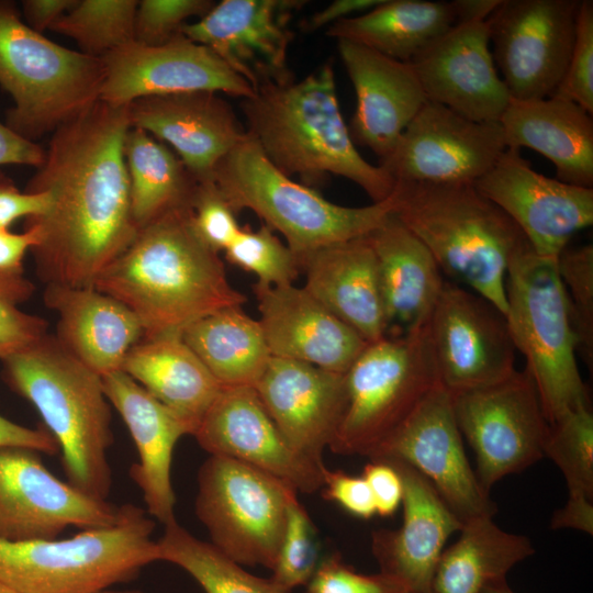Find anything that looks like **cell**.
Listing matches in <instances>:
<instances>
[{
  "mask_svg": "<svg viewBox=\"0 0 593 593\" xmlns=\"http://www.w3.org/2000/svg\"><path fill=\"white\" fill-rule=\"evenodd\" d=\"M128 105L98 101L52 133L25 191L48 192L52 204L24 226L40 233L31 250L46 284L93 287L135 238L124 141Z\"/></svg>",
  "mask_w": 593,
  "mask_h": 593,
  "instance_id": "1",
  "label": "cell"
},
{
  "mask_svg": "<svg viewBox=\"0 0 593 593\" xmlns=\"http://www.w3.org/2000/svg\"><path fill=\"white\" fill-rule=\"evenodd\" d=\"M93 288L135 314L143 338L181 336L193 322L247 301L228 281L219 254L197 234L191 204L141 227Z\"/></svg>",
  "mask_w": 593,
  "mask_h": 593,
  "instance_id": "2",
  "label": "cell"
},
{
  "mask_svg": "<svg viewBox=\"0 0 593 593\" xmlns=\"http://www.w3.org/2000/svg\"><path fill=\"white\" fill-rule=\"evenodd\" d=\"M240 100L248 135L286 176H298L310 188L329 175L344 177L372 203L392 195L396 181L356 148L340 112L332 64L299 81L261 87Z\"/></svg>",
  "mask_w": 593,
  "mask_h": 593,
  "instance_id": "3",
  "label": "cell"
},
{
  "mask_svg": "<svg viewBox=\"0 0 593 593\" xmlns=\"http://www.w3.org/2000/svg\"><path fill=\"white\" fill-rule=\"evenodd\" d=\"M1 361L5 383L36 407L57 441L67 482L107 500L112 486L108 450L113 433L101 377L48 333Z\"/></svg>",
  "mask_w": 593,
  "mask_h": 593,
  "instance_id": "4",
  "label": "cell"
},
{
  "mask_svg": "<svg viewBox=\"0 0 593 593\" xmlns=\"http://www.w3.org/2000/svg\"><path fill=\"white\" fill-rule=\"evenodd\" d=\"M393 214L428 248L441 272L505 315L512 259L530 246L518 226L474 183L396 181Z\"/></svg>",
  "mask_w": 593,
  "mask_h": 593,
  "instance_id": "5",
  "label": "cell"
},
{
  "mask_svg": "<svg viewBox=\"0 0 593 593\" xmlns=\"http://www.w3.org/2000/svg\"><path fill=\"white\" fill-rule=\"evenodd\" d=\"M214 182L236 213L253 211L298 257L369 234L395 203L392 193L367 206L335 204L278 170L250 136L220 161Z\"/></svg>",
  "mask_w": 593,
  "mask_h": 593,
  "instance_id": "6",
  "label": "cell"
},
{
  "mask_svg": "<svg viewBox=\"0 0 593 593\" xmlns=\"http://www.w3.org/2000/svg\"><path fill=\"white\" fill-rule=\"evenodd\" d=\"M507 327L526 360L549 424L577 407L590 405L581 378L569 300L557 259L527 246L511 261L505 280Z\"/></svg>",
  "mask_w": 593,
  "mask_h": 593,
  "instance_id": "7",
  "label": "cell"
},
{
  "mask_svg": "<svg viewBox=\"0 0 593 593\" xmlns=\"http://www.w3.org/2000/svg\"><path fill=\"white\" fill-rule=\"evenodd\" d=\"M102 80L101 58L49 41L13 2L0 0V87L13 100L9 128L36 143L98 102Z\"/></svg>",
  "mask_w": 593,
  "mask_h": 593,
  "instance_id": "8",
  "label": "cell"
},
{
  "mask_svg": "<svg viewBox=\"0 0 593 593\" xmlns=\"http://www.w3.org/2000/svg\"><path fill=\"white\" fill-rule=\"evenodd\" d=\"M154 521L141 507L122 524L52 540L0 539V583L16 593H98L159 561Z\"/></svg>",
  "mask_w": 593,
  "mask_h": 593,
  "instance_id": "9",
  "label": "cell"
},
{
  "mask_svg": "<svg viewBox=\"0 0 593 593\" xmlns=\"http://www.w3.org/2000/svg\"><path fill=\"white\" fill-rule=\"evenodd\" d=\"M345 378L347 407L329 449L371 458L439 383L428 325L369 343Z\"/></svg>",
  "mask_w": 593,
  "mask_h": 593,
  "instance_id": "10",
  "label": "cell"
},
{
  "mask_svg": "<svg viewBox=\"0 0 593 593\" xmlns=\"http://www.w3.org/2000/svg\"><path fill=\"white\" fill-rule=\"evenodd\" d=\"M281 480L235 459L213 456L198 472L195 514L211 544L240 566L272 570L290 499Z\"/></svg>",
  "mask_w": 593,
  "mask_h": 593,
  "instance_id": "11",
  "label": "cell"
},
{
  "mask_svg": "<svg viewBox=\"0 0 593 593\" xmlns=\"http://www.w3.org/2000/svg\"><path fill=\"white\" fill-rule=\"evenodd\" d=\"M451 396L457 425L475 455L474 472L485 493L499 480L544 457L549 423L525 369Z\"/></svg>",
  "mask_w": 593,
  "mask_h": 593,
  "instance_id": "12",
  "label": "cell"
},
{
  "mask_svg": "<svg viewBox=\"0 0 593 593\" xmlns=\"http://www.w3.org/2000/svg\"><path fill=\"white\" fill-rule=\"evenodd\" d=\"M580 0H501L486 20L494 64L513 100L551 97L572 53Z\"/></svg>",
  "mask_w": 593,
  "mask_h": 593,
  "instance_id": "13",
  "label": "cell"
},
{
  "mask_svg": "<svg viewBox=\"0 0 593 593\" xmlns=\"http://www.w3.org/2000/svg\"><path fill=\"white\" fill-rule=\"evenodd\" d=\"M38 454L0 446V539H57L68 527L86 530L120 525L135 511V505H115L59 480Z\"/></svg>",
  "mask_w": 593,
  "mask_h": 593,
  "instance_id": "14",
  "label": "cell"
},
{
  "mask_svg": "<svg viewBox=\"0 0 593 593\" xmlns=\"http://www.w3.org/2000/svg\"><path fill=\"white\" fill-rule=\"evenodd\" d=\"M428 332L439 383L452 395L494 384L516 370L504 313L457 283L445 281Z\"/></svg>",
  "mask_w": 593,
  "mask_h": 593,
  "instance_id": "15",
  "label": "cell"
},
{
  "mask_svg": "<svg viewBox=\"0 0 593 593\" xmlns=\"http://www.w3.org/2000/svg\"><path fill=\"white\" fill-rule=\"evenodd\" d=\"M505 149L500 122H477L427 100L380 166L395 181L474 183Z\"/></svg>",
  "mask_w": 593,
  "mask_h": 593,
  "instance_id": "16",
  "label": "cell"
},
{
  "mask_svg": "<svg viewBox=\"0 0 593 593\" xmlns=\"http://www.w3.org/2000/svg\"><path fill=\"white\" fill-rule=\"evenodd\" d=\"M451 394L438 383L370 459H394L419 472L462 522L496 506L466 456Z\"/></svg>",
  "mask_w": 593,
  "mask_h": 593,
  "instance_id": "17",
  "label": "cell"
},
{
  "mask_svg": "<svg viewBox=\"0 0 593 593\" xmlns=\"http://www.w3.org/2000/svg\"><path fill=\"white\" fill-rule=\"evenodd\" d=\"M474 186L518 226L540 257L557 259L571 237L593 223V189L537 172L517 148H506Z\"/></svg>",
  "mask_w": 593,
  "mask_h": 593,
  "instance_id": "18",
  "label": "cell"
},
{
  "mask_svg": "<svg viewBox=\"0 0 593 593\" xmlns=\"http://www.w3.org/2000/svg\"><path fill=\"white\" fill-rule=\"evenodd\" d=\"M301 0H222L181 33L212 51L256 92L294 80L288 66L289 22Z\"/></svg>",
  "mask_w": 593,
  "mask_h": 593,
  "instance_id": "19",
  "label": "cell"
},
{
  "mask_svg": "<svg viewBox=\"0 0 593 593\" xmlns=\"http://www.w3.org/2000/svg\"><path fill=\"white\" fill-rule=\"evenodd\" d=\"M101 59L103 80L99 100L112 105L189 91H213L239 99L255 93L212 51L182 33L157 46L132 41Z\"/></svg>",
  "mask_w": 593,
  "mask_h": 593,
  "instance_id": "20",
  "label": "cell"
},
{
  "mask_svg": "<svg viewBox=\"0 0 593 593\" xmlns=\"http://www.w3.org/2000/svg\"><path fill=\"white\" fill-rule=\"evenodd\" d=\"M193 437L206 452L235 459L296 492L322 488V466L296 452L265 409L254 387H223Z\"/></svg>",
  "mask_w": 593,
  "mask_h": 593,
  "instance_id": "21",
  "label": "cell"
},
{
  "mask_svg": "<svg viewBox=\"0 0 593 593\" xmlns=\"http://www.w3.org/2000/svg\"><path fill=\"white\" fill-rule=\"evenodd\" d=\"M410 64L427 100L477 122H499L512 98L492 56L486 21L459 23Z\"/></svg>",
  "mask_w": 593,
  "mask_h": 593,
  "instance_id": "22",
  "label": "cell"
},
{
  "mask_svg": "<svg viewBox=\"0 0 593 593\" xmlns=\"http://www.w3.org/2000/svg\"><path fill=\"white\" fill-rule=\"evenodd\" d=\"M254 389L290 446L324 465L347 407L345 373L271 357Z\"/></svg>",
  "mask_w": 593,
  "mask_h": 593,
  "instance_id": "23",
  "label": "cell"
},
{
  "mask_svg": "<svg viewBox=\"0 0 593 593\" xmlns=\"http://www.w3.org/2000/svg\"><path fill=\"white\" fill-rule=\"evenodd\" d=\"M128 119L170 145L198 183L214 180L220 161L249 137L232 105L213 91L138 99L128 104Z\"/></svg>",
  "mask_w": 593,
  "mask_h": 593,
  "instance_id": "24",
  "label": "cell"
},
{
  "mask_svg": "<svg viewBox=\"0 0 593 593\" xmlns=\"http://www.w3.org/2000/svg\"><path fill=\"white\" fill-rule=\"evenodd\" d=\"M337 49L356 94L350 136L381 161L426 103V94L410 63L345 40L337 41Z\"/></svg>",
  "mask_w": 593,
  "mask_h": 593,
  "instance_id": "25",
  "label": "cell"
},
{
  "mask_svg": "<svg viewBox=\"0 0 593 593\" xmlns=\"http://www.w3.org/2000/svg\"><path fill=\"white\" fill-rule=\"evenodd\" d=\"M253 291L271 357L346 373L369 344L303 287L255 283Z\"/></svg>",
  "mask_w": 593,
  "mask_h": 593,
  "instance_id": "26",
  "label": "cell"
},
{
  "mask_svg": "<svg viewBox=\"0 0 593 593\" xmlns=\"http://www.w3.org/2000/svg\"><path fill=\"white\" fill-rule=\"evenodd\" d=\"M384 460L402 479L403 518L398 529L372 534V553L380 572L395 578L411 592L430 593L445 544L460 530L462 522L419 472L402 461Z\"/></svg>",
  "mask_w": 593,
  "mask_h": 593,
  "instance_id": "27",
  "label": "cell"
},
{
  "mask_svg": "<svg viewBox=\"0 0 593 593\" xmlns=\"http://www.w3.org/2000/svg\"><path fill=\"white\" fill-rule=\"evenodd\" d=\"M101 380L135 444L139 460L131 467L130 477L143 494L147 514L164 526L176 522L172 457L178 440L190 435L188 427L122 370Z\"/></svg>",
  "mask_w": 593,
  "mask_h": 593,
  "instance_id": "28",
  "label": "cell"
},
{
  "mask_svg": "<svg viewBox=\"0 0 593 593\" xmlns=\"http://www.w3.org/2000/svg\"><path fill=\"white\" fill-rule=\"evenodd\" d=\"M366 237L377 260L384 337L426 327L445 283L428 248L393 212Z\"/></svg>",
  "mask_w": 593,
  "mask_h": 593,
  "instance_id": "29",
  "label": "cell"
},
{
  "mask_svg": "<svg viewBox=\"0 0 593 593\" xmlns=\"http://www.w3.org/2000/svg\"><path fill=\"white\" fill-rule=\"evenodd\" d=\"M303 288L367 343L385 336L377 260L366 235L299 256Z\"/></svg>",
  "mask_w": 593,
  "mask_h": 593,
  "instance_id": "30",
  "label": "cell"
},
{
  "mask_svg": "<svg viewBox=\"0 0 593 593\" xmlns=\"http://www.w3.org/2000/svg\"><path fill=\"white\" fill-rule=\"evenodd\" d=\"M45 305L58 314L56 339L100 377L121 370L144 333L135 314L93 287L46 284Z\"/></svg>",
  "mask_w": 593,
  "mask_h": 593,
  "instance_id": "31",
  "label": "cell"
},
{
  "mask_svg": "<svg viewBox=\"0 0 593 593\" xmlns=\"http://www.w3.org/2000/svg\"><path fill=\"white\" fill-rule=\"evenodd\" d=\"M499 122L506 148H530L552 163L558 180L593 189V119L583 108L558 97L512 99Z\"/></svg>",
  "mask_w": 593,
  "mask_h": 593,
  "instance_id": "32",
  "label": "cell"
},
{
  "mask_svg": "<svg viewBox=\"0 0 593 593\" xmlns=\"http://www.w3.org/2000/svg\"><path fill=\"white\" fill-rule=\"evenodd\" d=\"M121 370L176 415L193 436L223 385L181 336L143 338Z\"/></svg>",
  "mask_w": 593,
  "mask_h": 593,
  "instance_id": "33",
  "label": "cell"
},
{
  "mask_svg": "<svg viewBox=\"0 0 593 593\" xmlns=\"http://www.w3.org/2000/svg\"><path fill=\"white\" fill-rule=\"evenodd\" d=\"M455 25L450 1L382 0L361 14L332 24L326 35L410 63Z\"/></svg>",
  "mask_w": 593,
  "mask_h": 593,
  "instance_id": "34",
  "label": "cell"
},
{
  "mask_svg": "<svg viewBox=\"0 0 593 593\" xmlns=\"http://www.w3.org/2000/svg\"><path fill=\"white\" fill-rule=\"evenodd\" d=\"M458 533L438 560L430 593H482L535 553L529 538L502 529L492 516L465 522Z\"/></svg>",
  "mask_w": 593,
  "mask_h": 593,
  "instance_id": "35",
  "label": "cell"
},
{
  "mask_svg": "<svg viewBox=\"0 0 593 593\" xmlns=\"http://www.w3.org/2000/svg\"><path fill=\"white\" fill-rule=\"evenodd\" d=\"M181 338L223 387H254L271 358L258 320L242 306L193 322Z\"/></svg>",
  "mask_w": 593,
  "mask_h": 593,
  "instance_id": "36",
  "label": "cell"
},
{
  "mask_svg": "<svg viewBox=\"0 0 593 593\" xmlns=\"http://www.w3.org/2000/svg\"><path fill=\"white\" fill-rule=\"evenodd\" d=\"M124 158L138 230L174 208L191 204L198 182L166 144L131 126L124 141Z\"/></svg>",
  "mask_w": 593,
  "mask_h": 593,
  "instance_id": "37",
  "label": "cell"
},
{
  "mask_svg": "<svg viewBox=\"0 0 593 593\" xmlns=\"http://www.w3.org/2000/svg\"><path fill=\"white\" fill-rule=\"evenodd\" d=\"M156 541L159 561L172 563L202 588L204 593H288L271 578L265 579L246 571L211 542L201 540L172 522Z\"/></svg>",
  "mask_w": 593,
  "mask_h": 593,
  "instance_id": "38",
  "label": "cell"
},
{
  "mask_svg": "<svg viewBox=\"0 0 593 593\" xmlns=\"http://www.w3.org/2000/svg\"><path fill=\"white\" fill-rule=\"evenodd\" d=\"M136 0H77L51 29L74 40L79 51L94 57L134 41Z\"/></svg>",
  "mask_w": 593,
  "mask_h": 593,
  "instance_id": "39",
  "label": "cell"
},
{
  "mask_svg": "<svg viewBox=\"0 0 593 593\" xmlns=\"http://www.w3.org/2000/svg\"><path fill=\"white\" fill-rule=\"evenodd\" d=\"M544 457L562 472L569 497L593 500V414L590 405L567 412L549 424Z\"/></svg>",
  "mask_w": 593,
  "mask_h": 593,
  "instance_id": "40",
  "label": "cell"
},
{
  "mask_svg": "<svg viewBox=\"0 0 593 593\" xmlns=\"http://www.w3.org/2000/svg\"><path fill=\"white\" fill-rule=\"evenodd\" d=\"M224 255L228 264L254 273L256 283L264 287L293 284L301 273L298 256L265 224L257 230L240 227Z\"/></svg>",
  "mask_w": 593,
  "mask_h": 593,
  "instance_id": "41",
  "label": "cell"
},
{
  "mask_svg": "<svg viewBox=\"0 0 593 593\" xmlns=\"http://www.w3.org/2000/svg\"><path fill=\"white\" fill-rule=\"evenodd\" d=\"M321 562L315 527L294 494L289 502L287 522L271 580L288 593L306 585Z\"/></svg>",
  "mask_w": 593,
  "mask_h": 593,
  "instance_id": "42",
  "label": "cell"
},
{
  "mask_svg": "<svg viewBox=\"0 0 593 593\" xmlns=\"http://www.w3.org/2000/svg\"><path fill=\"white\" fill-rule=\"evenodd\" d=\"M577 337L578 351L588 367L593 361V245L569 246L557 258Z\"/></svg>",
  "mask_w": 593,
  "mask_h": 593,
  "instance_id": "43",
  "label": "cell"
},
{
  "mask_svg": "<svg viewBox=\"0 0 593 593\" xmlns=\"http://www.w3.org/2000/svg\"><path fill=\"white\" fill-rule=\"evenodd\" d=\"M34 286L25 277H0V359L23 349L47 334L44 318L25 313L19 304L33 293Z\"/></svg>",
  "mask_w": 593,
  "mask_h": 593,
  "instance_id": "44",
  "label": "cell"
},
{
  "mask_svg": "<svg viewBox=\"0 0 593 593\" xmlns=\"http://www.w3.org/2000/svg\"><path fill=\"white\" fill-rule=\"evenodd\" d=\"M214 3L212 0L138 1L134 41L149 46L168 43L181 34L190 18H202Z\"/></svg>",
  "mask_w": 593,
  "mask_h": 593,
  "instance_id": "45",
  "label": "cell"
},
{
  "mask_svg": "<svg viewBox=\"0 0 593 593\" xmlns=\"http://www.w3.org/2000/svg\"><path fill=\"white\" fill-rule=\"evenodd\" d=\"M551 97L572 101L593 114L592 0H580L570 60L561 82Z\"/></svg>",
  "mask_w": 593,
  "mask_h": 593,
  "instance_id": "46",
  "label": "cell"
},
{
  "mask_svg": "<svg viewBox=\"0 0 593 593\" xmlns=\"http://www.w3.org/2000/svg\"><path fill=\"white\" fill-rule=\"evenodd\" d=\"M191 210L197 234L217 254L225 250L242 227L236 219L237 213L214 180L197 183Z\"/></svg>",
  "mask_w": 593,
  "mask_h": 593,
  "instance_id": "47",
  "label": "cell"
},
{
  "mask_svg": "<svg viewBox=\"0 0 593 593\" xmlns=\"http://www.w3.org/2000/svg\"><path fill=\"white\" fill-rule=\"evenodd\" d=\"M409 588L385 573L363 574L338 553L321 559L306 584V593H410Z\"/></svg>",
  "mask_w": 593,
  "mask_h": 593,
  "instance_id": "48",
  "label": "cell"
},
{
  "mask_svg": "<svg viewBox=\"0 0 593 593\" xmlns=\"http://www.w3.org/2000/svg\"><path fill=\"white\" fill-rule=\"evenodd\" d=\"M322 495L350 515L370 519L376 515V506L370 489L362 475H351L343 470L322 467Z\"/></svg>",
  "mask_w": 593,
  "mask_h": 593,
  "instance_id": "49",
  "label": "cell"
},
{
  "mask_svg": "<svg viewBox=\"0 0 593 593\" xmlns=\"http://www.w3.org/2000/svg\"><path fill=\"white\" fill-rule=\"evenodd\" d=\"M361 475L372 494L376 513L382 517L392 516L403 497L402 479L394 466L384 459H370Z\"/></svg>",
  "mask_w": 593,
  "mask_h": 593,
  "instance_id": "50",
  "label": "cell"
},
{
  "mask_svg": "<svg viewBox=\"0 0 593 593\" xmlns=\"http://www.w3.org/2000/svg\"><path fill=\"white\" fill-rule=\"evenodd\" d=\"M51 204L48 192L21 191L12 178L0 171V230H9L21 217L43 215Z\"/></svg>",
  "mask_w": 593,
  "mask_h": 593,
  "instance_id": "51",
  "label": "cell"
},
{
  "mask_svg": "<svg viewBox=\"0 0 593 593\" xmlns=\"http://www.w3.org/2000/svg\"><path fill=\"white\" fill-rule=\"evenodd\" d=\"M38 239L40 233L34 226H24L23 233L0 230V277H24V256L37 245Z\"/></svg>",
  "mask_w": 593,
  "mask_h": 593,
  "instance_id": "52",
  "label": "cell"
},
{
  "mask_svg": "<svg viewBox=\"0 0 593 593\" xmlns=\"http://www.w3.org/2000/svg\"><path fill=\"white\" fill-rule=\"evenodd\" d=\"M0 446L23 447L47 455L59 451L58 444L48 429L25 427L1 415Z\"/></svg>",
  "mask_w": 593,
  "mask_h": 593,
  "instance_id": "53",
  "label": "cell"
},
{
  "mask_svg": "<svg viewBox=\"0 0 593 593\" xmlns=\"http://www.w3.org/2000/svg\"><path fill=\"white\" fill-rule=\"evenodd\" d=\"M45 149L37 143L23 138L0 122V166L25 165L40 167Z\"/></svg>",
  "mask_w": 593,
  "mask_h": 593,
  "instance_id": "54",
  "label": "cell"
},
{
  "mask_svg": "<svg viewBox=\"0 0 593 593\" xmlns=\"http://www.w3.org/2000/svg\"><path fill=\"white\" fill-rule=\"evenodd\" d=\"M381 2L382 0H335L312 14L303 23V30L313 32L324 26L328 27L338 21L354 16V14H361Z\"/></svg>",
  "mask_w": 593,
  "mask_h": 593,
  "instance_id": "55",
  "label": "cell"
},
{
  "mask_svg": "<svg viewBox=\"0 0 593 593\" xmlns=\"http://www.w3.org/2000/svg\"><path fill=\"white\" fill-rule=\"evenodd\" d=\"M77 0H24L22 14L24 22L34 31L43 33L69 10Z\"/></svg>",
  "mask_w": 593,
  "mask_h": 593,
  "instance_id": "56",
  "label": "cell"
},
{
  "mask_svg": "<svg viewBox=\"0 0 593 593\" xmlns=\"http://www.w3.org/2000/svg\"><path fill=\"white\" fill-rule=\"evenodd\" d=\"M553 529L571 528L593 534V500L568 497L564 506L555 512L551 524Z\"/></svg>",
  "mask_w": 593,
  "mask_h": 593,
  "instance_id": "57",
  "label": "cell"
},
{
  "mask_svg": "<svg viewBox=\"0 0 593 593\" xmlns=\"http://www.w3.org/2000/svg\"><path fill=\"white\" fill-rule=\"evenodd\" d=\"M501 0H454L456 24L486 21Z\"/></svg>",
  "mask_w": 593,
  "mask_h": 593,
  "instance_id": "58",
  "label": "cell"
},
{
  "mask_svg": "<svg viewBox=\"0 0 593 593\" xmlns=\"http://www.w3.org/2000/svg\"><path fill=\"white\" fill-rule=\"evenodd\" d=\"M482 593H515L506 583V580L488 585Z\"/></svg>",
  "mask_w": 593,
  "mask_h": 593,
  "instance_id": "59",
  "label": "cell"
},
{
  "mask_svg": "<svg viewBox=\"0 0 593 593\" xmlns=\"http://www.w3.org/2000/svg\"><path fill=\"white\" fill-rule=\"evenodd\" d=\"M107 593H148L141 590H107Z\"/></svg>",
  "mask_w": 593,
  "mask_h": 593,
  "instance_id": "60",
  "label": "cell"
},
{
  "mask_svg": "<svg viewBox=\"0 0 593 593\" xmlns=\"http://www.w3.org/2000/svg\"><path fill=\"white\" fill-rule=\"evenodd\" d=\"M0 593H16V592L13 591L12 589L5 586L4 584L0 583Z\"/></svg>",
  "mask_w": 593,
  "mask_h": 593,
  "instance_id": "61",
  "label": "cell"
},
{
  "mask_svg": "<svg viewBox=\"0 0 593 593\" xmlns=\"http://www.w3.org/2000/svg\"><path fill=\"white\" fill-rule=\"evenodd\" d=\"M98 593H107V592H105V591H103V592H98Z\"/></svg>",
  "mask_w": 593,
  "mask_h": 593,
  "instance_id": "62",
  "label": "cell"
},
{
  "mask_svg": "<svg viewBox=\"0 0 593 593\" xmlns=\"http://www.w3.org/2000/svg\"><path fill=\"white\" fill-rule=\"evenodd\" d=\"M410 593H416V592H410Z\"/></svg>",
  "mask_w": 593,
  "mask_h": 593,
  "instance_id": "63",
  "label": "cell"
}]
</instances>
